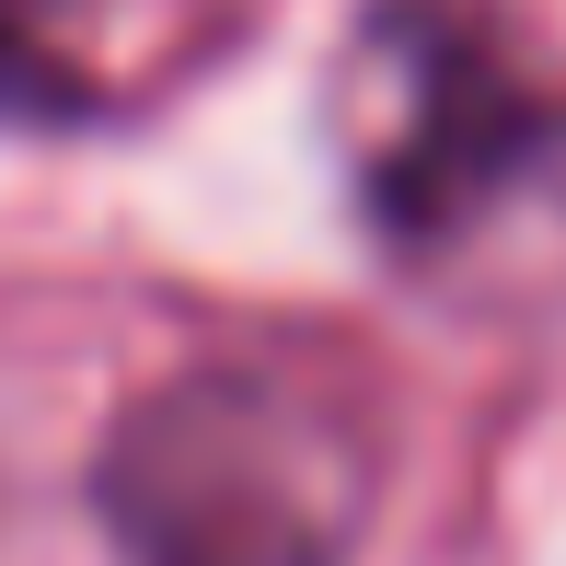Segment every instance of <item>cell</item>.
<instances>
[{
  "instance_id": "6da1fadb",
  "label": "cell",
  "mask_w": 566,
  "mask_h": 566,
  "mask_svg": "<svg viewBox=\"0 0 566 566\" xmlns=\"http://www.w3.org/2000/svg\"><path fill=\"white\" fill-rule=\"evenodd\" d=\"M347 209L428 290L566 277V46L509 0H370L324 93Z\"/></svg>"
},
{
  "instance_id": "7a4b0ae2",
  "label": "cell",
  "mask_w": 566,
  "mask_h": 566,
  "mask_svg": "<svg viewBox=\"0 0 566 566\" xmlns=\"http://www.w3.org/2000/svg\"><path fill=\"white\" fill-rule=\"evenodd\" d=\"M394 428L347 347L266 336L186 358L105 428L93 509L116 566H347L370 544Z\"/></svg>"
},
{
  "instance_id": "3957f363",
  "label": "cell",
  "mask_w": 566,
  "mask_h": 566,
  "mask_svg": "<svg viewBox=\"0 0 566 566\" xmlns=\"http://www.w3.org/2000/svg\"><path fill=\"white\" fill-rule=\"evenodd\" d=\"M105 105L116 82L82 46V0H0V127H70Z\"/></svg>"
}]
</instances>
